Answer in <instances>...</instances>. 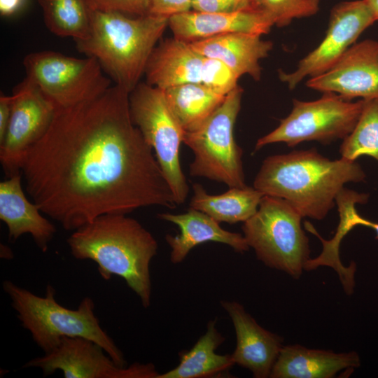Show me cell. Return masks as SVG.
<instances>
[{
    "label": "cell",
    "instance_id": "7402d4cb",
    "mask_svg": "<svg viewBox=\"0 0 378 378\" xmlns=\"http://www.w3.org/2000/svg\"><path fill=\"white\" fill-rule=\"evenodd\" d=\"M216 320H210L206 330L188 351L179 354L178 365L157 378H211L226 375L235 365L231 354H218L225 337L218 330Z\"/></svg>",
    "mask_w": 378,
    "mask_h": 378
},
{
    "label": "cell",
    "instance_id": "f1b7e54d",
    "mask_svg": "<svg viewBox=\"0 0 378 378\" xmlns=\"http://www.w3.org/2000/svg\"><path fill=\"white\" fill-rule=\"evenodd\" d=\"M91 9L141 16L150 14V0H85Z\"/></svg>",
    "mask_w": 378,
    "mask_h": 378
},
{
    "label": "cell",
    "instance_id": "44dd1931",
    "mask_svg": "<svg viewBox=\"0 0 378 378\" xmlns=\"http://www.w3.org/2000/svg\"><path fill=\"white\" fill-rule=\"evenodd\" d=\"M360 365L354 351L335 353L293 344L283 346L272 368V378H332L342 370Z\"/></svg>",
    "mask_w": 378,
    "mask_h": 378
},
{
    "label": "cell",
    "instance_id": "30bf717a",
    "mask_svg": "<svg viewBox=\"0 0 378 378\" xmlns=\"http://www.w3.org/2000/svg\"><path fill=\"white\" fill-rule=\"evenodd\" d=\"M363 103V99L352 102L335 93H323L312 102L295 99L290 114L257 141L254 150L278 142L294 147L304 141H316L324 145L343 140L356 125Z\"/></svg>",
    "mask_w": 378,
    "mask_h": 378
},
{
    "label": "cell",
    "instance_id": "5b68a950",
    "mask_svg": "<svg viewBox=\"0 0 378 378\" xmlns=\"http://www.w3.org/2000/svg\"><path fill=\"white\" fill-rule=\"evenodd\" d=\"M22 326L34 342L47 354L64 337H83L99 344L120 366H125L124 355L101 327L94 314V302L85 297L76 309L62 306L55 300V290L47 285L43 297L22 288L10 280L2 284Z\"/></svg>",
    "mask_w": 378,
    "mask_h": 378
},
{
    "label": "cell",
    "instance_id": "2e32d148",
    "mask_svg": "<svg viewBox=\"0 0 378 378\" xmlns=\"http://www.w3.org/2000/svg\"><path fill=\"white\" fill-rule=\"evenodd\" d=\"M273 26L268 18L252 8L234 13L190 10L169 20L174 37L188 43L234 32L262 36L269 33Z\"/></svg>",
    "mask_w": 378,
    "mask_h": 378
},
{
    "label": "cell",
    "instance_id": "9c48e42d",
    "mask_svg": "<svg viewBox=\"0 0 378 378\" xmlns=\"http://www.w3.org/2000/svg\"><path fill=\"white\" fill-rule=\"evenodd\" d=\"M26 77L58 108L94 99L111 85L94 57L76 58L45 50L31 52L23 59Z\"/></svg>",
    "mask_w": 378,
    "mask_h": 378
},
{
    "label": "cell",
    "instance_id": "e575fe53",
    "mask_svg": "<svg viewBox=\"0 0 378 378\" xmlns=\"http://www.w3.org/2000/svg\"><path fill=\"white\" fill-rule=\"evenodd\" d=\"M369 6L370 7L374 19L378 21V0H365Z\"/></svg>",
    "mask_w": 378,
    "mask_h": 378
},
{
    "label": "cell",
    "instance_id": "e0dca14e",
    "mask_svg": "<svg viewBox=\"0 0 378 378\" xmlns=\"http://www.w3.org/2000/svg\"><path fill=\"white\" fill-rule=\"evenodd\" d=\"M22 178L20 173L0 183V219L7 226L10 241L29 234L36 246L46 252L56 227L41 214L39 207L27 198Z\"/></svg>",
    "mask_w": 378,
    "mask_h": 378
},
{
    "label": "cell",
    "instance_id": "836d02e7",
    "mask_svg": "<svg viewBox=\"0 0 378 378\" xmlns=\"http://www.w3.org/2000/svg\"><path fill=\"white\" fill-rule=\"evenodd\" d=\"M351 222L354 227L358 225H363L372 228L376 233L375 238L378 239V223L363 218L357 211L354 213Z\"/></svg>",
    "mask_w": 378,
    "mask_h": 378
},
{
    "label": "cell",
    "instance_id": "277c9868",
    "mask_svg": "<svg viewBox=\"0 0 378 378\" xmlns=\"http://www.w3.org/2000/svg\"><path fill=\"white\" fill-rule=\"evenodd\" d=\"M90 9V31L85 38L75 41L76 48L95 58L115 85L130 93L144 74L169 18Z\"/></svg>",
    "mask_w": 378,
    "mask_h": 378
},
{
    "label": "cell",
    "instance_id": "ba28073f",
    "mask_svg": "<svg viewBox=\"0 0 378 378\" xmlns=\"http://www.w3.org/2000/svg\"><path fill=\"white\" fill-rule=\"evenodd\" d=\"M129 103L132 120L154 150L176 204H183L189 192L179 159L185 131L170 108L164 90L139 83L130 93Z\"/></svg>",
    "mask_w": 378,
    "mask_h": 378
},
{
    "label": "cell",
    "instance_id": "9a60e30c",
    "mask_svg": "<svg viewBox=\"0 0 378 378\" xmlns=\"http://www.w3.org/2000/svg\"><path fill=\"white\" fill-rule=\"evenodd\" d=\"M220 304L236 333V348L231 354L234 364L250 370L255 378L270 377L283 338L260 326L240 303L222 300Z\"/></svg>",
    "mask_w": 378,
    "mask_h": 378
},
{
    "label": "cell",
    "instance_id": "6da1fadb",
    "mask_svg": "<svg viewBox=\"0 0 378 378\" xmlns=\"http://www.w3.org/2000/svg\"><path fill=\"white\" fill-rule=\"evenodd\" d=\"M129 97L115 85L94 99L57 108L26 156L21 172L27 192L66 230L106 214L177 205L132 120Z\"/></svg>",
    "mask_w": 378,
    "mask_h": 378
},
{
    "label": "cell",
    "instance_id": "8992f818",
    "mask_svg": "<svg viewBox=\"0 0 378 378\" xmlns=\"http://www.w3.org/2000/svg\"><path fill=\"white\" fill-rule=\"evenodd\" d=\"M302 218L286 200L264 195L255 214L244 223L243 235L259 260L297 279L310 259Z\"/></svg>",
    "mask_w": 378,
    "mask_h": 378
},
{
    "label": "cell",
    "instance_id": "4316f807",
    "mask_svg": "<svg viewBox=\"0 0 378 378\" xmlns=\"http://www.w3.org/2000/svg\"><path fill=\"white\" fill-rule=\"evenodd\" d=\"M320 0H251L250 8L268 18L278 27L295 19L308 18L319 10Z\"/></svg>",
    "mask_w": 378,
    "mask_h": 378
},
{
    "label": "cell",
    "instance_id": "8fae6325",
    "mask_svg": "<svg viewBox=\"0 0 378 378\" xmlns=\"http://www.w3.org/2000/svg\"><path fill=\"white\" fill-rule=\"evenodd\" d=\"M11 115L4 140L0 162L8 177L22 173L26 156L48 130L57 108L27 77L13 90Z\"/></svg>",
    "mask_w": 378,
    "mask_h": 378
},
{
    "label": "cell",
    "instance_id": "484cf974",
    "mask_svg": "<svg viewBox=\"0 0 378 378\" xmlns=\"http://www.w3.org/2000/svg\"><path fill=\"white\" fill-rule=\"evenodd\" d=\"M340 153L341 158L351 161L363 155L378 161V99L364 100L358 120L343 139Z\"/></svg>",
    "mask_w": 378,
    "mask_h": 378
},
{
    "label": "cell",
    "instance_id": "7a4b0ae2",
    "mask_svg": "<svg viewBox=\"0 0 378 378\" xmlns=\"http://www.w3.org/2000/svg\"><path fill=\"white\" fill-rule=\"evenodd\" d=\"M365 177L356 161L330 160L311 148L266 158L253 187L264 195L286 200L302 217L322 220L346 183Z\"/></svg>",
    "mask_w": 378,
    "mask_h": 378
},
{
    "label": "cell",
    "instance_id": "f546056e",
    "mask_svg": "<svg viewBox=\"0 0 378 378\" xmlns=\"http://www.w3.org/2000/svg\"><path fill=\"white\" fill-rule=\"evenodd\" d=\"M251 0H192V9L207 13H234L250 8Z\"/></svg>",
    "mask_w": 378,
    "mask_h": 378
},
{
    "label": "cell",
    "instance_id": "1f68e13d",
    "mask_svg": "<svg viewBox=\"0 0 378 378\" xmlns=\"http://www.w3.org/2000/svg\"><path fill=\"white\" fill-rule=\"evenodd\" d=\"M13 104V96H0V143L4 140L9 124Z\"/></svg>",
    "mask_w": 378,
    "mask_h": 378
},
{
    "label": "cell",
    "instance_id": "5bb4252c",
    "mask_svg": "<svg viewBox=\"0 0 378 378\" xmlns=\"http://www.w3.org/2000/svg\"><path fill=\"white\" fill-rule=\"evenodd\" d=\"M306 85L347 101L378 99V42L365 39L354 43L330 69L309 78Z\"/></svg>",
    "mask_w": 378,
    "mask_h": 378
},
{
    "label": "cell",
    "instance_id": "7c38bea8",
    "mask_svg": "<svg viewBox=\"0 0 378 378\" xmlns=\"http://www.w3.org/2000/svg\"><path fill=\"white\" fill-rule=\"evenodd\" d=\"M24 368H37L44 376L61 371L65 378H157L153 363L118 365L97 343L83 337H64L50 352L34 358Z\"/></svg>",
    "mask_w": 378,
    "mask_h": 378
},
{
    "label": "cell",
    "instance_id": "83f0119b",
    "mask_svg": "<svg viewBox=\"0 0 378 378\" xmlns=\"http://www.w3.org/2000/svg\"><path fill=\"white\" fill-rule=\"evenodd\" d=\"M239 77L222 61L204 57L202 84L219 94L227 95L238 85Z\"/></svg>",
    "mask_w": 378,
    "mask_h": 378
},
{
    "label": "cell",
    "instance_id": "d4e9b609",
    "mask_svg": "<svg viewBox=\"0 0 378 378\" xmlns=\"http://www.w3.org/2000/svg\"><path fill=\"white\" fill-rule=\"evenodd\" d=\"M46 27L74 41L85 38L90 28V9L85 0H37Z\"/></svg>",
    "mask_w": 378,
    "mask_h": 378
},
{
    "label": "cell",
    "instance_id": "d590c367",
    "mask_svg": "<svg viewBox=\"0 0 378 378\" xmlns=\"http://www.w3.org/2000/svg\"><path fill=\"white\" fill-rule=\"evenodd\" d=\"M13 257L12 251L5 245H1V258L10 259Z\"/></svg>",
    "mask_w": 378,
    "mask_h": 378
},
{
    "label": "cell",
    "instance_id": "52a82bcc",
    "mask_svg": "<svg viewBox=\"0 0 378 378\" xmlns=\"http://www.w3.org/2000/svg\"><path fill=\"white\" fill-rule=\"evenodd\" d=\"M243 89L238 85L197 127L184 133L183 142L193 153L189 172L227 185L245 187L242 149L234 136V128L241 108Z\"/></svg>",
    "mask_w": 378,
    "mask_h": 378
},
{
    "label": "cell",
    "instance_id": "4fadbf2b",
    "mask_svg": "<svg viewBox=\"0 0 378 378\" xmlns=\"http://www.w3.org/2000/svg\"><path fill=\"white\" fill-rule=\"evenodd\" d=\"M374 22L373 13L365 0L336 4L330 10L328 29L323 41L298 62L295 71L290 73L279 71L280 80L293 90L304 78L323 74Z\"/></svg>",
    "mask_w": 378,
    "mask_h": 378
},
{
    "label": "cell",
    "instance_id": "4dcf8cb0",
    "mask_svg": "<svg viewBox=\"0 0 378 378\" xmlns=\"http://www.w3.org/2000/svg\"><path fill=\"white\" fill-rule=\"evenodd\" d=\"M192 9V0H150V13L172 17Z\"/></svg>",
    "mask_w": 378,
    "mask_h": 378
},
{
    "label": "cell",
    "instance_id": "3957f363",
    "mask_svg": "<svg viewBox=\"0 0 378 378\" xmlns=\"http://www.w3.org/2000/svg\"><path fill=\"white\" fill-rule=\"evenodd\" d=\"M67 243L75 258L94 261L106 281L113 275L121 277L142 306L150 307V265L158 246L139 221L127 214L101 216L74 230Z\"/></svg>",
    "mask_w": 378,
    "mask_h": 378
},
{
    "label": "cell",
    "instance_id": "cb8c5ba5",
    "mask_svg": "<svg viewBox=\"0 0 378 378\" xmlns=\"http://www.w3.org/2000/svg\"><path fill=\"white\" fill-rule=\"evenodd\" d=\"M173 113L185 132L197 127L225 99L201 83H187L164 90Z\"/></svg>",
    "mask_w": 378,
    "mask_h": 378
},
{
    "label": "cell",
    "instance_id": "d6a6232c",
    "mask_svg": "<svg viewBox=\"0 0 378 378\" xmlns=\"http://www.w3.org/2000/svg\"><path fill=\"white\" fill-rule=\"evenodd\" d=\"M25 0H0V13L2 16H11L23 6Z\"/></svg>",
    "mask_w": 378,
    "mask_h": 378
},
{
    "label": "cell",
    "instance_id": "ac0fdd59",
    "mask_svg": "<svg viewBox=\"0 0 378 378\" xmlns=\"http://www.w3.org/2000/svg\"><path fill=\"white\" fill-rule=\"evenodd\" d=\"M158 218L176 225L180 230V233L175 236L165 237L171 248L170 261L173 264L181 263L192 248L204 242L224 244L238 253L249 248L243 234L222 228L219 222L200 210L190 207L186 213H163Z\"/></svg>",
    "mask_w": 378,
    "mask_h": 378
},
{
    "label": "cell",
    "instance_id": "d6986e66",
    "mask_svg": "<svg viewBox=\"0 0 378 378\" xmlns=\"http://www.w3.org/2000/svg\"><path fill=\"white\" fill-rule=\"evenodd\" d=\"M204 59L190 43L167 38L155 46L148 59L146 83L163 90L187 83L202 84Z\"/></svg>",
    "mask_w": 378,
    "mask_h": 378
},
{
    "label": "cell",
    "instance_id": "603a6c76",
    "mask_svg": "<svg viewBox=\"0 0 378 378\" xmlns=\"http://www.w3.org/2000/svg\"><path fill=\"white\" fill-rule=\"evenodd\" d=\"M190 207L200 210L218 222H246L258 211L264 195L254 187L230 188L220 195H210L200 183L192 184Z\"/></svg>",
    "mask_w": 378,
    "mask_h": 378
},
{
    "label": "cell",
    "instance_id": "ffe728a7",
    "mask_svg": "<svg viewBox=\"0 0 378 378\" xmlns=\"http://www.w3.org/2000/svg\"><path fill=\"white\" fill-rule=\"evenodd\" d=\"M190 44L203 56L222 61L239 78L247 74L256 81L261 77L260 61L273 48L272 42L262 40L260 35L241 32L220 34Z\"/></svg>",
    "mask_w": 378,
    "mask_h": 378
}]
</instances>
